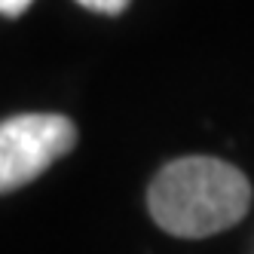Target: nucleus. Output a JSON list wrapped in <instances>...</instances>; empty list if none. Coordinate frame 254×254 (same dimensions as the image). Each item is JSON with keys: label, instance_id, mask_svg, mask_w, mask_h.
Returning <instances> with one entry per match:
<instances>
[{"label": "nucleus", "instance_id": "nucleus-3", "mask_svg": "<svg viewBox=\"0 0 254 254\" xmlns=\"http://www.w3.org/2000/svg\"><path fill=\"white\" fill-rule=\"evenodd\" d=\"M80 6L92 9V12H104V15H120L126 6H129V0H77Z\"/></svg>", "mask_w": 254, "mask_h": 254}, {"label": "nucleus", "instance_id": "nucleus-2", "mask_svg": "<svg viewBox=\"0 0 254 254\" xmlns=\"http://www.w3.org/2000/svg\"><path fill=\"white\" fill-rule=\"evenodd\" d=\"M77 126L62 114H19L0 123V193L40 178L52 162L74 150Z\"/></svg>", "mask_w": 254, "mask_h": 254}, {"label": "nucleus", "instance_id": "nucleus-1", "mask_svg": "<svg viewBox=\"0 0 254 254\" xmlns=\"http://www.w3.org/2000/svg\"><path fill=\"white\" fill-rule=\"evenodd\" d=\"M248 205V178L214 156H181L169 162L147 190L150 217L178 239L224 233L242 221Z\"/></svg>", "mask_w": 254, "mask_h": 254}, {"label": "nucleus", "instance_id": "nucleus-4", "mask_svg": "<svg viewBox=\"0 0 254 254\" xmlns=\"http://www.w3.org/2000/svg\"><path fill=\"white\" fill-rule=\"evenodd\" d=\"M31 3H34V0H0V15H9V19H15V15H22Z\"/></svg>", "mask_w": 254, "mask_h": 254}]
</instances>
